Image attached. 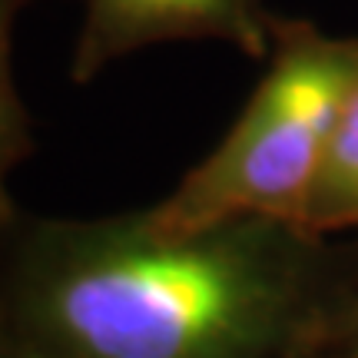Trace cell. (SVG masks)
<instances>
[{"instance_id":"obj_1","label":"cell","mask_w":358,"mask_h":358,"mask_svg":"<svg viewBox=\"0 0 358 358\" xmlns=\"http://www.w3.org/2000/svg\"><path fill=\"white\" fill-rule=\"evenodd\" d=\"M342 262L279 216H24L0 236V308L70 358H285L325 338Z\"/></svg>"},{"instance_id":"obj_2","label":"cell","mask_w":358,"mask_h":358,"mask_svg":"<svg viewBox=\"0 0 358 358\" xmlns=\"http://www.w3.org/2000/svg\"><path fill=\"white\" fill-rule=\"evenodd\" d=\"M358 90V37L279 17L266 73L229 133L166 199L146 209L169 232L236 216L299 222L348 100Z\"/></svg>"},{"instance_id":"obj_3","label":"cell","mask_w":358,"mask_h":358,"mask_svg":"<svg viewBox=\"0 0 358 358\" xmlns=\"http://www.w3.org/2000/svg\"><path fill=\"white\" fill-rule=\"evenodd\" d=\"M275 24L266 0H87L70 77L90 83L129 53L179 40H216L266 60Z\"/></svg>"},{"instance_id":"obj_4","label":"cell","mask_w":358,"mask_h":358,"mask_svg":"<svg viewBox=\"0 0 358 358\" xmlns=\"http://www.w3.org/2000/svg\"><path fill=\"white\" fill-rule=\"evenodd\" d=\"M299 222L322 236H358V90L342 113Z\"/></svg>"},{"instance_id":"obj_5","label":"cell","mask_w":358,"mask_h":358,"mask_svg":"<svg viewBox=\"0 0 358 358\" xmlns=\"http://www.w3.org/2000/svg\"><path fill=\"white\" fill-rule=\"evenodd\" d=\"M27 7L30 0H0V236L24 219L10 176L34 153V123L13 80V30Z\"/></svg>"},{"instance_id":"obj_6","label":"cell","mask_w":358,"mask_h":358,"mask_svg":"<svg viewBox=\"0 0 358 358\" xmlns=\"http://www.w3.org/2000/svg\"><path fill=\"white\" fill-rule=\"evenodd\" d=\"M325 342L338 358H358V236L345 243V262L335 289Z\"/></svg>"},{"instance_id":"obj_7","label":"cell","mask_w":358,"mask_h":358,"mask_svg":"<svg viewBox=\"0 0 358 358\" xmlns=\"http://www.w3.org/2000/svg\"><path fill=\"white\" fill-rule=\"evenodd\" d=\"M0 358H70L0 308Z\"/></svg>"},{"instance_id":"obj_8","label":"cell","mask_w":358,"mask_h":358,"mask_svg":"<svg viewBox=\"0 0 358 358\" xmlns=\"http://www.w3.org/2000/svg\"><path fill=\"white\" fill-rule=\"evenodd\" d=\"M285 358H338V355L332 352V345H329L325 338H319V342L299 348V352H292V355H285Z\"/></svg>"}]
</instances>
